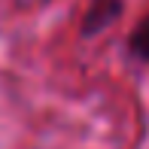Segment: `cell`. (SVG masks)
<instances>
[{"label":"cell","instance_id":"6da1fadb","mask_svg":"<svg viewBox=\"0 0 149 149\" xmlns=\"http://www.w3.org/2000/svg\"><path fill=\"white\" fill-rule=\"evenodd\" d=\"M122 15V0H94L88 15H85V33H97L104 28H110L113 22Z\"/></svg>","mask_w":149,"mask_h":149},{"label":"cell","instance_id":"7a4b0ae2","mask_svg":"<svg viewBox=\"0 0 149 149\" xmlns=\"http://www.w3.org/2000/svg\"><path fill=\"white\" fill-rule=\"evenodd\" d=\"M128 52H131L134 61H149V12L143 18H140V24L131 31V37H128Z\"/></svg>","mask_w":149,"mask_h":149}]
</instances>
